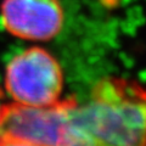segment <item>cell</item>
Wrapping results in <instances>:
<instances>
[{
  "label": "cell",
  "instance_id": "cell-1",
  "mask_svg": "<svg viewBox=\"0 0 146 146\" xmlns=\"http://www.w3.org/2000/svg\"><path fill=\"white\" fill-rule=\"evenodd\" d=\"M0 138L38 146H146V88L122 77L99 80L83 100L0 106Z\"/></svg>",
  "mask_w": 146,
  "mask_h": 146
},
{
  "label": "cell",
  "instance_id": "cell-2",
  "mask_svg": "<svg viewBox=\"0 0 146 146\" xmlns=\"http://www.w3.org/2000/svg\"><path fill=\"white\" fill-rule=\"evenodd\" d=\"M63 71L57 58L40 46H32L15 55L5 70V89L15 104L32 107L60 101Z\"/></svg>",
  "mask_w": 146,
  "mask_h": 146
},
{
  "label": "cell",
  "instance_id": "cell-3",
  "mask_svg": "<svg viewBox=\"0 0 146 146\" xmlns=\"http://www.w3.org/2000/svg\"><path fill=\"white\" fill-rule=\"evenodd\" d=\"M0 18L13 36L42 43L61 32L65 13L60 0H4Z\"/></svg>",
  "mask_w": 146,
  "mask_h": 146
},
{
  "label": "cell",
  "instance_id": "cell-4",
  "mask_svg": "<svg viewBox=\"0 0 146 146\" xmlns=\"http://www.w3.org/2000/svg\"><path fill=\"white\" fill-rule=\"evenodd\" d=\"M0 146H38L23 140L10 139V138H0Z\"/></svg>",
  "mask_w": 146,
  "mask_h": 146
}]
</instances>
